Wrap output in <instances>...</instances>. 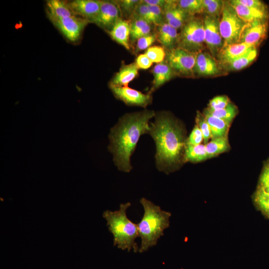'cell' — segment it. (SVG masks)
<instances>
[{"label": "cell", "instance_id": "5bb4252c", "mask_svg": "<svg viewBox=\"0 0 269 269\" xmlns=\"http://www.w3.org/2000/svg\"><path fill=\"white\" fill-rule=\"evenodd\" d=\"M67 2L76 16H79L91 22L99 12L101 0H74Z\"/></svg>", "mask_w": 269, "mask_h": 269}, {"label": "cell", "instance_id": "ee69618b", "mask_svg": "<svg viewBox=\"0 0 269 269\" xmlns=\"http://www.w3.org/2000/svg\"><path fill=\"white\" fill-rule=\"evenodd\" d=\"M269 194V193H268Z\"/></svg>", "mask_w": 269, "mask_h": 269}, {"label": "cell", "instance_id": "4316f807", "mask_svg": "<svg viewBox=\"0 0 269 269\" xmlns=\"http://www.w3.org/2000/svg\"><path fill=\"white\" fill-rule=\"evenodd\" d=\"M205 146L208 158L224 152L229 148L227 136L212 139Z\"/></svg>", "mask_w": 269, "mask_h": 269}, {"label": "cell", "instance_id": "d6986e66", "mask_svg": "<svg viewBox=\"0 0 269 269\" xmlns=\"http://www.w3.org/2000/svg\"><path fill=\"white\" fill-rule=\"evenodd\" d=\"M138 69L134 62L122 65L110 83V86H128L138 75Z\"/></svg>", "mask_w": 269, "mask_h": 269}, {"label": "cell", "instance_id": "52a82bcc", "mask_svg": "<svg viewBox=\"0 0 269 269\" xmlns=\"http://www.w3.org/2000/svg\"><path fill=\"white\" fill-rule=\"evenodd\" d=\"M197 54L176 47L167 50L165 60L175 75L193 77Z\"/></svg>", "mask_w": 269, "mask_h": 269}, {"label": "cell", "instance_id": "f35d334b", "mask_svg": "<svg viewBox=\"0 0 269 269\" xmlns=\"http://www.w3.org/2000/svg\"><path fill=\"white\" fill-rule=\"evenodd\" d=\"M203 136L199 128L196 125L186 139V144L195 145L201 144Z\"/></svg>", "mask_w": 269, "mask_h": 269}, {"label": "cell", "instance_id": "484cf974", "mask_svg": "<svg viewBox=\"0 0 269 269\" xmlns=\"http://www.w3.org/2000/svg\"><path fill=\"white\" fill-rule=\"evenodd\" d=\"M208 158L205 144H186L184 154V162H198Z\"/></svg>", "mask_w": 269, "mask_h": 269}, {"label": "cell", "instance_id": "7c38bea8", "mask_svg": "<svg viewBox=\"0 0 269 269\" xmlns=\"http://www.w3.org/2000/svg\"><path fill=\"white\" fill-rule=\"evenodd\" d=\"M219 62L210 53L201 51L197 54L193 69L194 75L212 77L225 73Z\"/></svg>", "mask_w": 269, "mask_h": 269}, {"label": "cell", "instance_id": "8d00e7d4", "mask_svg": "<svg viewBox=\"0 0 269 269\" xmlns=\"http://www.w3.org/2000/svg\"><path fill=\"white\" fill-rule=\"evenodd\" d=\"M257 189L269 194V160L264 165Z\"/></svg>", "mask_w": 269, "mask_h": 269}, {"label": "cell", "instance_id": "9a60e30c", "mask_svg": "<svg viewBox=\"0 0 269 269\" xmlns=\"http://www.w3.org/2000/svg\"><path fill=\"white\" fill-rule=\"evenodd\" d=\"M163 11L165 22L177 29L192 16L178 5L176 0H166Z\"/></svg>", "mask_w": 269, "mask_h": 269}, {"label": "cell", "instance_id": "3957f363", "mask_svg": "<svg viewBox=\"0 0 269 269\" xmlns=\"http://www.w3.org/2000/svg\"><path fill=\"white\" fill-rule=\"evenodd\" d=\"M139 202L144 210L143 217L137 224L141 239L138 252L142 253L157 244L164 231L169 227L171 214L145 198H141Z\"/></svg>", "mask_w": 269, "mask_h": 269}, {"label": "cell", "instance_id": "d4e9b609", "mask_svg": "<svg viewBox=\"0 0 269 269\" xmlns=\"http://www.w3.org/2000/svg\"><path fill=\"white\" fill-rule=\"evenodd\" d=\"M203 114L209 126L212 139L227 136L231 123L213 116L205 111Z\"/></svg>", "mask_w": 269, "mask_h": 269}, {"label": "cell", "instance_id": "60d3db41", "mask_svg": "<svg viewBox=\"0 0 269 269\" xmlns=\"http://www.w3.org/2000/svg\"><path fill=\"white\" fill-rule=\"evenodd\" d=\"M237 2L244 6L267 12V6L262 1L258 0H236Z\"/></svg>", "mask_w": 269, "mask_h": 269}, {"label": "cell", "instance_id": "e0dca14e", "mask_svg": "<svg viewBox=\"0 0 269 269\" xmlns=\"http://www.w3.org/2000/svg\"><path fill=\"white\" fill-rule=\"evenodd\" d=\"M152 73L153 79L152 87L149 92L150 94H151L152 92L175 76L172 69L165 60L161 63L156 64L152 70Z\"/></svg>", "mask_w": 269, "mask_h": 269}, {"label": "cell", "instance_id": "603a6c76", "mask_svg": "<svg viewBox=\"0 0 269 269\" xmlns=\"http://www.w3.org/2000/svg\"><path fill=\"white\" fill-rule=\"evenodd\" d=\"M253 47L256 46L245 43H238L223 46L216 59L221 64L244 54Z\"/></svg>", "mask_w": 269, "mask_h": 269}, {"label": "cell", "instance_id": "5b68a950", "mask_svg": "<svg viewBox=\"0 0 269 269\" xmlns=\"http://www.w3.org/2000/svg\"><path fill=\"white\" fill-rule=\"evenodd\" d=\"M177 47L198 53L205 48L203 19L191 16L181 28Z\"/></svg>", "mask_w": 269, "mask_h": 269}, {"label": "cell", "instance_id": "8fae6325", "mask_svg": "<svg viewBox=\"0 0 269 269\" xmlns=\"http://www.w3.org/2000/svg\"><path fill=\"white\" fill-rule=\"evenodd\" d=\"M121 11L116 1L101 0L99 12L91 21L107 31L121 19Z\"/></svg>", "mask_w": 269, "mask_h": 269}, {"label": "cell", "instance_id": "f546056e", "mask_svg": "<svg viewBox=\"0 0 269 269\" xmlns=\"http://www.w3.org/2000/svg\"><path fill=\"white\" fill-rule=\"evenodd\" d=\"M178 5L191 16L203 13L202 0H176Z\"/></svg>", "mask_w": 269, "mask_h": 269}, {"label": "cell", "instance_id": "ac0fdd59", "mask_svg": "<svg viewBox=\"0 0 269 269\" xmlns=\"http://www.w3.org/2000/svg\"><path fill=\"white\" fill-rule=\"evenodd\" d=\"M257 55V47H253L244 54L220 64L224 71H238L245 68L252 63L256 58Z\"/></svg>", "mask_w": 269, "mask_h": 269}, {"label": "cell", "instance_id": "4fadbf2b", "mask_svg": "<svg viewBox=\"0 0 269 269\" xmlns=\"http://www.w3.org/2000/svg\"><path fill=\"white\" fill-rule=\"evenodd\" d=\"M267 27L266 20H255L246 23L239 43H245L257 47L266 38Z\"/></svg>", "mask_w": 269, "mask_h": 269}, {"label": "cell", "instance_id": "1f68e13d", "mask_svg": "<svg viewBox=\"0 0 269 269\" xmlns=\"http://www.w3.org/2000/svg\"><path fill=\"white\" fill-rule=\"evenodd\" d=\"M254 200L259 209L269 217V194L257 189L254 195Z\"/></svg>", "mask_w": 269, "mask_h": 269}, {"label": "cell", "instance_id": "ffe728a7", "mask_svg": "<svg viewBox=\"0 0 269 269\" xmlns=\"http://www.w3.org/2000/svg\"><path fill=\"white\" fill-rule=\"evenodd\" d=\"M229 2L238 15L246 23L255 20H266L268 17V12L244 6L236 0H229Z\"/></svg>", "mask_w": 269, "mask_h": 269}, {"label": "cell", "instance_id": "4dcf8cb0", "mask_svg": "<svg viewBox=\"0 0 269 269\" xmlns=\"http://www.w3.org/2000/svg\"><path fill=\"white\" fill-rule=\"evenodd\" d=\"M145 54L153 63L157 64L165 60L166 52L163 47L154 45L147 48Z\"/></svg>", "mask_w": 269, "mask_h": 269}, {"label": "cell", "instance_id": "44dd1931", "mask_svg": "<svg viewBox=\"0 0 269 269\" xmlns=\"http://www.w3.org/2000/svg\"><path fill=\"white\" fill-rule=\"evenodd\" d=\"M157 27V39L162 47L167 50L174 48L178 37L177 29L165 22Z\"/></svg>", "mask_w": 269, "mask_h": 269}, {"label": "cell", "instance_id": "30bf717a", "mask_svg": "<svg viewBox=\"0 0 269 269\" xmlns=\"http://www.w3.org/2000/svg\"><path fill=\"white\" fill-rule=\"evenodd\" d=\"M114 95L128 106L146 107L151 103V94H144L128 86H110Z\"/></svg>", "mask_w": 269, "mask_h": 269}, {"label": "cell", "instance_id": "d6a6232c", "mask_svg": "<svg viewBox=\"0 0 269 269\" xmlns=\"http://www.w3.org/2000/svg\"><path fill=\"white\" fill-rule=\"evenodd\" d=\"M139 0H121L117 1L122 13L126 16H130V18L134 13L135 10L140 3Z\"/></svg>", "mask_w": 269, "mask_h": 269}, {"label": "cell", "instance_id": "b9f144b4", "mask_svg": "<svg viewBox=\"0 0 269 269\" xmlns=\"http://www.w3.org/2000/svg\"><path fill=\"white\" fill-rule=\"evenodd\" d=\"M138 69H147L151 67L153 62L144 54L137 56L134 62Z\"/></svg>", "mask_w": 269, "mask_h": 269}, {"label": "cell", "instance_id": "cb8c5ba5", "mask_svg": "<svg viewBox=\"0 0 269 269\" xmlns=\"http://www.w3.org/2000/svg\"><path fill=\"white\" fill-rule=\"evenodd\" d=\"M129 21L130 24V42H135L139 38L151 33L152 24L144 19L133 15Z\"/></svg>", "mask_w": 269, "mask_h": 269}, {"label": "cell", "instance_id": "f1b7e54d", "mask_svg": "<svg viewBox=\"0 0 269 269\" xmlns=\"http://www.w3.org/2000/svg\"><path fill=\"white\" fill-rule=\"evenodd\" d=\"M224 2V1L220 0H202L203 13L220 18Z\"/></svg>", "mask_w": 269, "mask_h": 269}, {"label": "cell", "instance_id": "2e32d148", "mask_svg": "<svg viewBox=\"0 0 269 269\" xmlns=\"http://www.w3.org/2000/svg\"><path fill=\"white\" fill-rule=\"evenodd\" d=\"M111 37L126 49H130V21L120 19L111 30L108 31Z\"/></svg>", "mask_w": 269, "mask_h": 269}, {"label": "cell", "instance_id": "74e56055", "mask_svg": "<svg viewBox=\"0 0 269 269\" xmlns=\"http://www.w3.org/2000/svg\"><path fill=\"white\" fill-rule=\"evenodd\" d=\"M226 96H218L211 99L208 109L211 110H219L225 108L230 102Z\"/></svg>", "mask_w": 269, "mask_h": 269}, {"label": "cell", "instance_id": "7bdbcfd3", "mask_svg": "<svg viewBox=\"0 0 269 269\" xmlns=\"http://www.w3.org/2000/svg\"><path fill=\"white\" fill-rule=\"evenodd\" d=\"M142 1L148 5L157 6L163 9L166 0H143Z\"/></svg>", "mask_w": 269, "mask_h": 269}, {"label": "cell", "instance_id": "e575fe53", "mask_svg": "<svg viewBox=\"0 0 269 269\" xmlns=\"http://www.w3.org/2000/svg\"><path fill=\"white\" fill-rule=\"evenodd\" d=\"M157 40L155 33H151L138 39L136 41L135 51L136 52L147 49Z\"/></svg>", "mask_w": 269, "mask_h": 269}, {"label": "cell", "instance_id": "83f0119b", "mask_svg": "<svg viewBox=\"0 0 269 269\" xmlns=\"http://www.w3.org/2000/svg\"><path fill=\"white\" fill-rule=\"evenodd\" d=\"M204 111L213 116L220 118L230 123L232 122L238 113L237 107L231 102L224 109L219 110H211L207 108Z\"/></svg>", "mask_w": 269, "mask_h": 269}, {"label": "cell", "instance_id": "d590c367", "mask_svg": "<svg viewBox=\"0 0 269 269\" xmlns=\"http://www.w3.org/2000/svg\"><path fill=\"white\" fill-rule=\"evenodd\" d=\"M133 15L138 16L151 24H153V18L148 5L141 0L137 6Z\"/></svg>", "mask_w": 269, "mask_h": 269}, {"label": "cell", "instance_id": "836d02e7", "mask_svg": "<svg viewBox=\"0 0 269 269\" xmlns=\"http://www.w3.org/2000/svg\"><path fill=\"white\" fill-rule=\"evenodd\" d=\"M196 123L200 129L203 136L204 142L206 144L211 138V131L203 113L197 112L196 117Z\"/></svg>", "mask_w": 269, "mask_h": 269}, {"label": "cell", "instance_id": "7a4b0ae2", "mask_svg": "<svg viewBox=\"0 0 269 269\" xmlns=\"http://www.w3.org/2000/svg\"><path fill=\"white\" fill-rule=\"evenodd\" d=\"M155 115L154 111L146 109L127 113L111 129L108 150L112 154L114 163L120 171L128 173L132 170L131 156L140 137L148 134L149 121Z\"/></svg>", "mask_w": 269, "mask_h": 269}, {"label": "cell", "instance_id": "6da1fadb", "mask_svg": "<svg viewBox=\"0 0 269 269\" xmlns=\"http://www.w3.org/2000/svg\"><path fill=\"white\" fill-rule=\"evenodd\" d=\"M154 120L150 123L149 134L156 146L155 165L161 172L168 174L176 169L184 154L186 139L183 128L170 113L155 112Z\"/></svg>", "mask_w": 269, "mask_h": 269}, {"label": "cell", "instance_id": "277c9868", "mask_svg": "<svg viewBox=\"0 0 269 269\" xmlns=\"http://www.w3.org/2000/svg\"><path fill=\"white\" fill-rule=\"evenodd\" d=\"M131 206L129 202L121 203L118 210H106L103 217L107 221L109 231L114 237V246L123 251L138 252L139 247L135 242L139 237L137 224L130 220L127 215L128 209Z\"/></svg>", "mask_w": 269, "mask_h": 269}, {"label": "cell", "instance_id": "ba28073f", "mask_svg": "<svg viewBox=\"0 0 269 269\" xmlns=\"http://www.w3.org/2000/svg\"><path fill=\"white\" fill-rule=\"evenodd\" d=\"M203 19L205 45L210 54L216 58L224 44L219 28L220 18L205 15Z\"/></svg>", "mask_w": 269, "mask_h": 269}, {"label": "cell", "instance_id": "ab89813d", "mask_svg": "<svg viewBox=\"0 0 269 269\" xmlns=\"http://www.w3.org/2000/svg\"><path fill=\"white\" fill-rule=\"evenodd\" d=\"M148 7L153 18L154 25L158 26L165 22L163 11L161 7L152 5H148Z\"/></svg>", "mask_w": 269, "mask_h": 269}, {"label": "cell", "instance_id": "8992f818", "mask_svg": "<svg viewBox=\"0 0 269 269\" xmlns=\"http://www.w3.org/2000/svg\"><path fill=\"white\" fill-rule=\"evenodd\" d=\"M246 24V22L238 15L229 1H224L219 21L223 46L239 43Z\"/></svg>", "mask_w": 269, "mask_h": 269}, {"label": "cell", "instance_id": "7402d4cb", "mask_svg": "<svg viewBox=\"0 0 269 269\" xmlns=\"http://www.w3.org/2000/svg\"><path fill=\"white\" fill-rule=\"evenodd\" d=\"M46 11L50 21L71 16H76L72 11L67 1L49 0L46 2Z\"/></svg>", "mask_w": 269, "mask_h": 269}, {"label": "cell", "instance_id": "9c48e42d", "mask_svg": "<svg viewBox=\"0 0 269 269\" xmlns=\"http://www.w3.org/2000/svg\"><path fill=\"white\" fill-rule=\"evenodd\" d=\"M64 37L71 42L77 41L90 22L78 16H71L51 21Z\"/></svg>", "mask_w": 269, "mask_h": 269}]
</instances>
